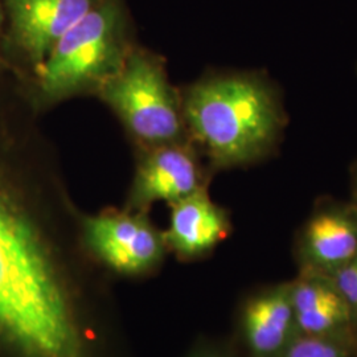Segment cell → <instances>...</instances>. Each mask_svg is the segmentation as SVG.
<instances>
[{"instance_id": "obj_1", "label": "cell", "mask_w": 357, "mask_h": 357, "mask_svg": "<svg viewBox=\"0 0 357 357\" xmlns=\"http://www.w3.org/2000/svg\"><path fill=\"white\" fill-rule=\"evenodd\" d=\"M23 88L0 72V339L22 357H97L77 282L90 259L81 212Z\"/></svg>"}, {"instance_id": "obj_2", "label": "cell", "mask_w": 357, "mask_h": 357, "mask_svg": "<svg viewBox=\"0 0 357 357\" xmlns=\"http://www.w3.org/2000/svg\"><path fill=\"white\" fill-rule=\"evenodd\" d=\"M180 94L188 138L213 174L277 151L287 114L281 90L264 72H208Z\"/></svg>"}, {"instance_id": "obj_3", "label": "cell", "mask_w": 357, "mask_h": 357, "mask_svg": "<svg viewBox=\"0 0 357 357\" xmlns=\"http://www.w3.org/2000/svg\"><path fill=\"white\" fill-rule=\"evenodd\" d=\"M137 44L125 0H100L59 40L38 70L20 81L41 114L76 97H96Z\"/></svg>"}, {"instance_id": "obj_4", "label": "cell", "mask_w": 357, "mask_h": 357, "mask_svg": "<svg viewBox=\"0 0 357 357\" xmlns=\"http://www.w3.org/2000/svg\"><path fill=\"white\" fill-rule=\"evenodd\" d=\"M118 118L135 149L190 141L180 88L171 84L166 59L137 44L96 96Z\"/></svg>"}, {"instance_id": "obj_5", "label": "cell", "mask_w": 357, "mask_h": 357, "mask_svg": "<svg viewBox=\"0 0 357 357\" xmlns=\"http://www.w3.org/2000/svg\"><path fill=\"white\" fill-rule=\"evenodd\" d=\"M81 243L93 262L122 277L142 278L155 273L168 253L163 230L149 212L106 208L79 217Z\"/></svg>"}, {"instance_id": "obj_6", "label": "cell", "mask_w": 357, "mask_h": 357, "mask_svg": "<svg viewBox=\"0 0 357 357\" xmlns=\"http://www.w3.org/2000/svg\"><path fill=\"white\" fill-rule=\"evenodd\" d=\"M100 0H3L6 69L22 81L32 76L54 45Z\"/></svg>"}, {"instance_id": "obj_7", "label": "cell", "mask_w": 357, "mask_h": 357, "mask_svg": "<svg viewBox=\"0 0 357 357\" xmlns=\"http://www.w3.org/2000/svg\"><path fill=\"white\" fill-rule=\"evenodd\" d=\"M135 169L125 208L150 212L159 202L174 204L209 188L215 175L191 141L135 149Z\"/></svg>"}, {"instance_id": "obj_8", "label": "cell", "mask_w": 357, "mask_h": 357, "mask_svg": "<svg viewBox=\"0 0 357 357\" xmlns=\"http://www.w3.org/2000/svg\"><path fill=\"white\" fill-rule=\"evenodd\" d=\"M294 258L299 273L328 277L357 259V205L318 199L296 231Z\"/></svg>"}, {"instance_id": "obj_9", "label": "cell", "mask_w": 357, "mask_h": 357, "mask_svg": "<svg viewBox=\"0 0 357 357\" xmlns=\"http://www.w3.org/2000/svg\"><path fill=\"white\" fill-rule=\"evenodd\" d=\"M301 335L290 281L266 284L243 296L236 314V348L241 357H282Z\"/></svg>"}, {"instance_id": "obj_10", "label": "cell", "mask_w": 357, "mask_h": 357, "mask_svg": "<svg viewBox=\"0 0 357 357\" xmlns=\"http://www.w3.org/2000/svg\"><path fill=\"white\" fill-rule=\"evenodd\" d=\"M169 206L168 228L163 230L167 249L183 262L206 258L229 237V211L216 204L208 190L196 192Z\"/></svg>"}, {"instance_id": "obj_11", "label": "cell", "mask_w": 357, "mask_h": 357, "mask_svg": "<svg viewBox=\"0 0 357 357\" xmlns=\"http://www.w3.org/2000/svg\"><path fill=\"white\" fill-rule=\"evenodd\" d=\"M290 295L301 335L357 333L352 314L331 277L298 271L290 281Z\"/></svg>"}, {"instance_id": "obj_12", "label": "cell", "mask_w": 357, "mask_h": 357, "mask_svg": "<svg viewBox=\"0 0 357 357\" xmlns=\"http://www.w3.org/2000/svg\"><path fill=\"white\" fill-rule=\"evenodd\" d=\"M282 357H357V333L299 335Z\"/></svg>"}, {"instance_id": "obj_13", "label": "cell", "mask_w": 357, "mask_h": 357, "mask_svg": "<svg viewBox=\"0 0 357 357\" xmlns=\"http://www.w3.org/2000/svg\"><path fill=\"white\" fill-rule=\"evenodd\" d=\"M331 278L349 308L357 328V259L339 270Z\"/></svg>"}, {"instance_id": "obj_14", "label": "cell", "mask_w": 357, "mask_h": 357, "mask_svg": "<svg viewBox=\"0 0 357 357\" xmlns=\"http://www.w3.org/2000/svg\"><path fill=\"white\" fill-rule=\"evenodd\" d=\"M185 357H241L234 345L216 340H200Z\"/></svg>"}, {"instance_id": "obj_15", "label": "cell", "mask_w": 357, "mask_h": 357, "mask_svg": "<svg viewBox=\"0 0 357 357\" xmlns=\"http://www.w3.org/2000/svg\"><path fill=\"white\" fill-rule=\"evenodd\" d=\"M4 23H6V16H4V4L3 0H0V72L6 70V65L3 60V35H4Z\"/></svg>"}, {"instance_id": "obj_16", "label": "cell", "mask_w": 357, "mask_h": 357, "mask_svg": "<svg viewBox=\"0 0 357 357\" xmlns=\"http://www.w3.org/2000/svg\"><path fill=\"white\" fill-rule=\"evenodd\" d=\"M351 202L357 205V162L351 168Z\"/></svg>"}]
</instances>
